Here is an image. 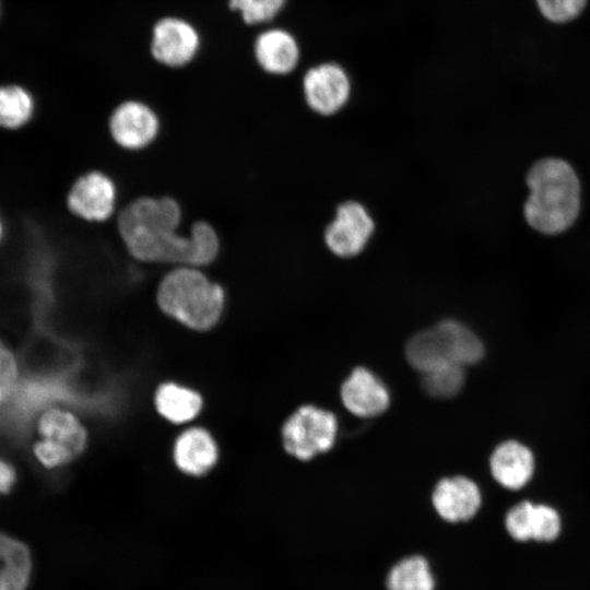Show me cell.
Wrapping results in <instances>:
<instances>
[{
    "mask_svg": "<svg viewBox=\"0 0 590 590\" xmlns=\"http://www.w3.org/2000/svg\"><path fill=\"white\" fill-rule=\"evenodd\" d=\"M155 404L165 418L174 423H182L199 413L202 400L193 390L175 384H165L156 391Z\"/></svg>",
    "mask_w": 590,
    "mask_h": 590,
    "instance_id": "obj_18",
    "label": "cell"
},
{
    "mask_svg": "<svg viewBox=\"0 0 590 590\" xmlns=\"http://www.w3.org/2000/svg\"><path fill=\"white\" fill-rule=\"evenodd\" d=\"M178 468L192 475L209 471L215 463L217 450L211 435L202 428H191L182 433L174 448Z\"/></svg>",
    "mask_w": 590,
    "mask_h": 590,
    "instance_id": "obj_16",
    "label": "cell"
},
{
    "mask_svg": "<svg viewBox=\"0 0 590 590\" xmlns=\"http://www.w3.org/2000/svg\"><path fill=\"white\" fill-rule=\"evenodd\" d=\"M68 212L87 223H104L118 211V188L103 170L83 173L70 186L66 196Z\"/></svg>",
    "mask_w": 590,
    "mask_h": 590,
    "instance_id": "obj_8",
    "label": "cell"
},
{
    "mask_svg": "<svg viewBox=\"0 0 590 590\" xmlns=\"http://www.w3.org/2000/svg\"><path fill=\"white\" fill-rule=\"evenodd\" d=\"M300 88L306 105L316 114L332 116L349 103L352 76L337 60H321L303 69Z\"/></svg>",
    "mask_w": 590,
    "mask_h": 590,
    "instance_id": "obj_5",
    "label": "cell"
},
{
    "mask_svg": "<svg viewBox=\"0 0 590 590\" xmlns=\"http://www.w3.org/2000/svg\"><path fill=\"white\" fill-rule=\"evenodd\" d=\"M258 68L267 75L287 79L302 67L303 45L293 28L273 23L258 30L252 42Z\"/></svg>",
    "mask_w": 590,
    "mask_h": 590,
    "instance_id": "obj_9",
    "label": "cell"
},
{
    "mask_svg": "<svg viewBox=\"0 0 590 590\" xmlns=\"http://www.w3.org/2000/svg\"><path fill=\"white\" fill-rule=\"evenodd\" d=\"M32 94L16 84L0 86V128L17 129L30 121L34 113Z\"/></svg>",
    "mask_w": 590,
    "mask_h": 590,
    "instance_id": "obj_20",
    "label": "cell"
},
{
    "mask_svg": "<svg viewBox=\"0 0 590 590\" xmlns=\"http://www.w3.org/2000/svg\"><path fill=\"white\" fill-rule=\"evenodd\" d=\"M530 196L524 204L528 223L544 234H557L576 220L580 186L571 166L559 158H544L528 174Z\"/></svg>",
    "mask_w": 590,
    "mask_h": 590,
    "instance_id": "obj_3",
    "label": "cell"
},
{
    "mask_svg": "<svg viewBox=\"0 0 590 590\" xmlns=\"http://www.w3.org/2000/svg\"><path fill=\"white\" fill-rule=\"evenodd\" d=\"M344 406L357 416H375L387 410L389 393L382 381L365 367L355 368L341 388Z\"/></svg>",
    "mask_w": 590,
    "mask_h": 590,
    "instance_id": "obj_13",
    "label": "cell"
},
{
    "mask_svg": "<svg viewBox=\"0 0 590 590\" xmlns=\"http://www.w3.org/2000/svg\"><path fill=\"white\" fill-rule=\"evenodd\" d=\"M560 531V518L557 511L546 505H534L532 515V540L550 542Z\"/></svg>",
    "mask_w": 590,
    "mask_h": 590,
    "instance_id": "obj_23",
    "label": "cell"
},
{
    "mask_svg": "<svg viewBox=\"0 0 590 590\" xmlns=\"http://www.w3.org/2000/svg\"><path fill=\"white\" fill-rule=\"evenodd\" d=\"M433 505L446 521H467L481 506L480 489L474 482L463 476L442 479L434 489Z\"/></svg>",
    "mask_w": 590,
    "mask_h": 590,
    "instance_id": "obj_14",
    "label": "cell"
},
{
    "mask_svg": "<svg viewBox=\"0 0 590 590\" xmlns=\"http://www.w3.org/2000/svg\"><path fill=\"white\" fill-rule=\"evenodd\" d=\"M201 44V34L193 23L181 16L166 15L152 27L150 51L160 64L179 69L196 59Z\"/></svg>",
    "mask_w": 590,
    "mask_h": 590,
    "instance_id": "obj_10",
    "label": "cell"
},
{
    "mask_svg": "<svg viewBox=\"0 0 590 590\" xmlns=\"http://www.w3.org/2000/svg\"><path fill=\"white\" fill-rule=\"evenodd\" d=\"M156 305L167 317L192 330L213 328L226 308L225 288L201 268L173 267L162 276Z\"/></svg>",
    "mask_w": 590,
    "mask_h": 590,
    "instance_id": "obj_2",
    "label": "cell"
},
{
    "mask_svg": "<svg viewBox=\"0 0 590 590\" xmlns=\"http://www.w3.org/2000/svg\"><path fill=\"white\" fill-rule=\"evenodd\" d=\"M1 234H2V225L0 223V237H1Z\"/></svg>",
    "mask_w": 590,
    "mask_h": 590,
    "instance_id": "obj_28",
    "label": "cell"
},
{
    "mask_svg": "<svg viewBox=\"0 0 590 590\" xmlns=\"http://www.w3.org/2000/svg\"><path fill=\"white\" fill-rule=\"evenodd\" d=\"M533 506L530 502H522L506 515V529L512 539L521 542L532 540Z\"/></svg>",
    "mask_w": 590,
    "mask_h": 590,
    "instance_id": "obj_24",
    "label": "cell"
},
{
    "mask_svg": "<svg viewBox=\"0 0 590 590\" xmlns=\"http://www.w3.org/2000/svg\"><path fill=\"white\" fill-rule=\"evenodd\" d=\"M16 480L14 468L3 459H0V495L10 492Z\"/></svg>",
    "mask_w": 590,
    "mask_h": 590,
    "instance_id": "obj_27",
    "label": "cell"
},
{
    "mask_svg": "<svg viewBox=\"0 0 590 590\" xmlns=\"http://www.w3.org/2000/svg\"><path fill=\"white\" fill-rule=\"evenodd\" d=\"M409 363L422 373L445 364L479 362L484 354L480 339L465 326L445 320L415 334L406 344Z\"/></svg>",
    "mask_w": 590,
    "mask_h": 590,
    "instance_id": "obj_4",
    "label": "cell"
},
{
    "mask_svg": "<svg viewBox=\"0 0 590 590\" xmlns=\"http://www.w3.org/2000/svg\"><path fill=\"white\" fill-rule=\"evenodd\" d=\"M16 379V359L10 349L0 340V405L10 394Z\"/></svg>",
    "mask_w": 590,
    "mask_h": 590,
    "instance_id": "obj_26",
    "label": "cell"
},
{
    "mask_svg": "<svg viewBox=\"0 0 590 590\" xmlns=\"http://www.w3.org/2000/svg\"><path fill=\"white\" fill-rule=\"evenodd\" d=\"M115 221L126 249L141 262L205 269L220 252V237L208 222L181 231L182 211L172 197L137 198L117 211Z\"/></svg>",
    "mask_w": 590,
    "mask_h": 590,
    "instance_id": "obj_1",
    "label": "cell"
},
{
    "mask_svg": "<svg viewBox=\"0 0 590 590\" xmlns=\"http://www.w3.org/2000/svg\"><path fill=\"white\" fill-rule=\"evenodd\" d=\"M114 142L127 151H142L150 146L161 131V118L156 110L140 99L119 103L108 119Z\"/></svg>",
    "mask_w": 590,
    "mask_h": 590,
    "instance_id": "obj_11",
    "label": "cell"
},
{
    "mask_svg": "<svg viewBox=\"0 0 590 590\" xmlns=\"http://www.w3.org/2000/svg\"><path fill=\"white\" fill-rule=\"evenodd\" d=\"M337 429L333 413L314 405H304L283 426L284 448L300 460H309L333 446Z\"/></svg>",
    "mask_w": 590,
    "mask_h": 590,
    "instance_id": "obj_7",
    "label": "cell"
},
{
    "mask_svg": "<svg viewBox=\"0 0 590 590\" xmlns=\"http://www.w3.org/2000/svg\"><path fill=\"white\" fill-rule=\"evenodd\" d=\"M386 586L388 590H435V578L427 559L412 555L391 567Z\"/></svg>",
    "mask_w": 590,
    "mask_h": 590,
    "instance_id": "obj_19",
    "label": "cell"
},
{
    "mask_svg": "<svg viewBox=\"0 0 590 590\" xmlns=\"http://www.w3.org/2000/svg\"><path fill=\"white\" fill-rule=\"evenodd\" d=\"M587 0H536L542 14L556 23L570 21L578 16Z\"/></svg>",
    "mask_w": 590,
    "mask_h": 590,
    "instance_id": "obj_25",
    "label": "cell"
},
{
    "mask_svg": "<svg viewBox=\"0 0 590 590\" xmlns=\"http://www.w3.org/2000/svg\"><path fill=\"white\" fill-rule=\"evenodd\" d=\"M491 471L494 479L509 489L524 486L534 469L531 451L514 440L500 444L491 456Z\"/></svg>",
    "mask_w": 590,
    "mask_h": 590,
    "instance_id": "obj_15",
    "label": "cell"
},
{
    "mask_svg": "<svg viewBox=\"0 0 590 590\" xmlns=\"http://www.w3.org/2000/svg\"><path fill=\"white\" fill-rule=\"evenodd\" d=\"M32 574L28 547L0 532V590H26Z\"/></svg>",
    "mask_w": 590,
    "mask_h": 590,
    "instance_id": "obj_17",
    "label": "cell"
},
{
    "mask_svg": "<svg viewBox=\"0 0 590 590\" xmlns=\"http://www.w3.org/2000/svg\"><path fill=\"white\" fill-rule=\"evenodd\" d=\"M292 0H227L228 8L238 13L244 24L264 27L279 21Z\"/></svg>",
    "mask_w": 590,
    "mask_h": 590,
    "instance_id": "obj_21",
    "label": "cell"
},
{
    "mask_svg": "<svg viewBox=\"0 0 590 590\" xmlns=\"http://www.w3.org/2000/svg\"><path fill=\"white\" fill-rule=\"evenodd\" d=\"M374 231V222L365 208L346 202L338 208L334 221L327 227L324 239L329 249L340 257L359 253Z\"/></svg>",
    "mask_w": 590,
    "mask_h": 590,
    "instance_id": "obj_12",
    "label": "cell"
},
{
    "mask_svg": "<svg viewBox=\"0 0 590 590\" xmlns=\"http://www.w3.org/2000/svg\"><path fill=\"white\" fill-rule=\"evenodd\" d=\"M464 382L463 366L445 364L424 373L425 390L437 398H450L457 394Z\"/></svg>",
    "mask_w": 590,
    "mask_h": 590,
    "instance_id": "obj_22",
    "label": "cell"
},
{
    "mask_svg": "<svg viewBox=\"0 0 590 590\" xmlns=\"http://www.w3.org/2000/svg\"><path fill=\"white\" fill-rule=\"evenodd\" d=\"M42 437L33 448L37 460L46 468L66 464L79 456L85 446L86 435L78 418L70 412L49 409L38 420Z\"/></svg>",
    "mask_w": 590,
    "mask_h": 590,
    "instance_id": "obj_6",
    "label": "cell"
}]
</instances>
